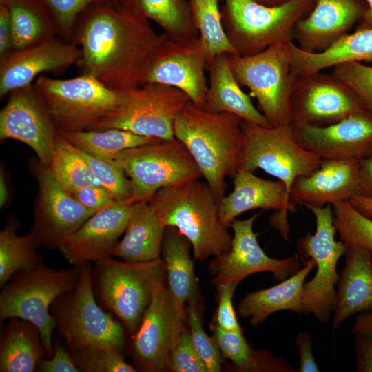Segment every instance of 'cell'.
Wrapping results in <instances>:
<instances>
[{
    "instance_id": "1",
    "label": "cell",
    "mask_w": 372,
    "mask_h": 372,
    "mask_svg": "<svg viewBox=\"0 0 372 372\" xmlns=\"http://www.w3.org/2000/svg\"><path fill=\"white\" fill-rule=\"evenodd\" d=\"M161 38L148 19L110 0L90 6L80 16L72 41L82 52L76 64L81 74L118 91L146 83Z\"/></svg>"
},
{
    "instance_id": "2",
    "label": "cell",
    "mask_w": 372,
    "mask_h": 372,
    "mask_svg": "<svg viewBox=\"0 0 372 372\" xmlns=\"http://www.w3.org/2000/svg\"><path fill=\"white\" fill-rule=\"evenodd\" d=\"M242 119L188 103L176 116L174 135L188 149L217 200L225 196L227 177L238 171L243 151Z\"/></svg>"
},
{
    "instance_id": "3",
    "label": "cell",
    "mask_w": 372,
    "mask_h": 372,
    "mask_svg": "<svg viewBox=\"0 0 372 372\" xmlns=\"http://www.w3.org/2000/svg\"><path fill=\"white\" fill-rule=\"evenodd\" d=\"M163 225L176 228L190 242L194 259L228 251L232 236L219 218V201L205 180L196 179L158 191L148 202Z\"/></svg>"
},
{
    "instance_id": "4",
    "label": "cell",
    "mask_w": 372,
    "mask_h": 372,
    "mask_svg": "<svg viewBox=\"0 0 372 372\" xmlns=\"http://www.w3.org/2000/svg\"><path fill=\"white\" fill-rule=\"evenodd\" d=\"M94 263L92 284L98 303L112 313L132 337L156 285L166 277L163 260L130 262L110 256Z\"/></svg>"
},
{
    "instance_id": "5",
    "label": "cell",
    "mask_w": 372,
    "mask_h": 372,
    "mask_svg": "<svg viewBox=\"0 0 372 372\" xmlns=\"http://www.w3.org/2000/svg\"><path fill=\"white\" fill-rule=\"evenodd\" d=\"M79 267L74 288L59 296L51 306L56 328L68 350L103 347L123 352L125 329L114 316L98 303L92 288L90 263Z\"/></svg>"
},
{
    "instance_id": "6",
    "label": "cell",
    "mask_w": 372,
    "mask_h": 372,
    "mask_svg": "<svg viewBox=\"0 0 372 372\" xmlns=\"http://www.w3.org/2000/svg\"><path fill=\"white\" fill-rule=\"evenodd\" d=\"M315 1L288 0L268 6L254 0H224L222 22L236 55H252L272 45L293 41L296 23L310 12Z\"/></svg>"
},
{
    "instance_id": "7",
    "label": "cell",
    "mask_w": 372,
    "mask_h": 372,
    "mask_svg": "<svg viewBox=\"0 0 372 372\" xmlns=\"http://www.w3.org/2000/svg\"><path fill=\"white\" fill-rule=\"evenodd\" d=\"M79 267L63 270L43 263L34 269L21 271L3 287L0 294V318L27 320L39 331L48 357L54 353L52 333L56 327L50 310L61 295L72 291L77 282Z\"/></svg>"
},
{
    "instance_id": "8",
    "label": "cell",
    "mask_w": 372,
    "mask_h": 372,
    "mask_svg": "<svg viewBox=\"0 0 372 372\" xmlns=\"http://www.w3.org/2000/svg\"><path fill=\"white\" fill-rule=\"evenodd\" d=\"M59 132L94 130L118 106V91L82 74L56 79L39 76L33 84Z\"/></svg>"
},
{
    "instance_id": "9",
    "label": "cell",
    "mask_w": 372,
    "mask_h": 372,
    "mask_svg": "<svg viewBox=\"0 0 372 372\" xmlns=\"http://www.w3.org/2000/svg\"><path fill=\"white\" fill-rule=\"evenodd\" d=\"M289 42L272 45L252 55L228 54L235 79L249 90V96L256 99L258 110L271 127L291 124V96L295 77Z\"/></svg>"
},
{
    "instance_id": "10",
    "label": "cell",
    "mask_w": 372,
    "mask_h": 372,
    "mask_svg": "<svg viewBox=\"0 0 372 372\" xmlns=\"http://www.w3.org/2000/svg\"><path fill=\"white\" fill-rule=\"evenodd\" d=\"M132 185L130 203L149 202L160 189L203 178L185 145L176 138L122 151L114 158Z\"/></svg>"
},
{
    "instance_id": "11",
    "label": "cell",
    "mask_w": 372,
    "mask_h": 372,
    "mask_svg": "<svg viewBox=\"0 0 372 372\" xmlns=\"http://www.w3.org/2000/svg\"><path fill=\"white\" fill-rule=\"evenodd\" d=\"M243 151L239 170L261 169L282 181L290 193L299 176H309L322 160L295 140L291 124L276 127L241 121Z\"/></svg>"
},
{
    "instance_id": "12",
    "label": "cell",
    "mask_w": 372,
    "mask_h": 372,
    "mask_svg": "<svg viewBox=\"0 0 372 372\" xmlns=\"http://www.w3.org/2000/svg\"><path fill=\"white\" fill-rule=\"evenodd\" d=\"M331 205L323 207L307 206L316 218L313 234L307 233L297 242L300 259L312 258L316 272L305 282L302 293L303 313H312L322 323L327 322L333 312L339 274L337 265L344 254L347 245L335 239L336 228L333 223Z\"/></svg>"
},
{
    "instance_id": "13",
    "label": "cell",
    "mask_w": 372,
    "mask_h": 372,
    "mask_svg": "<svg viewBox=\"0 0 372 372\" xmlns=\"http://www.w3.org/2000/svg\"><path fill=\"white\" fill-rule=\"evenodd\" d=\"M119 102L114 112L95 130L117 128L134 134L172 139L178 114L190 102L180 90L161 83L118 91Z\"/></svg>"
},
{
    "instance_id": "14",
    "label": "cell",
    "mask_w": 372,
    "mask_h": 372,
    "mask_svg": "<svg viewBox=\"0 0 372 372\" xmlns=\"http://www.w3.org/2000/svg\"><path fill=\"white\" fill-rule=\"evenodd\" d=\"M364 110L353 90L332 73L320 71L295 77L291 96L293 126H327Z\"/></svg>"
},
{
    "instance_id": "15",
    "label": "cell",
    "mask_w": 372,
    "mask_h": 372,
    "mask_svg": "<svg viewBox=\"0 0 372 372\" xmlns=\"http://www.w3.org/2000/svg\"><path fill=\"white\" fill-rule=\"evenodd\" d=\"M186 318L187 316L178 309L165 278L161 280L132 336L131 351L137 369L148 372L168 371L171 351L185 327Z\"/></svg>"
},
{
    "instance_id": "16",
    "label": "cell",
    "mask_w": 372,
    "mask_h": 372,
    "mask_svg": "<svg viewBox=\"0 0 372 372\" xmlns=\"http://www.w3.org/2000/svg\"><path fill=\"white\" fill-rule=\"evenodd\" d=\"M31 169L39 192L30 233L39 246L59 249L96 211L79 203L39 161Z\"/></svg>"
},
{
    "instance_id": "17",
    "label": "cell",
    "mask_w": 372,
    "mask_h": 372,
    "mask_svg": "<svg viewBox=\"0 0 372 372\" xmlns=\"http://www.w3.org/2000/svg\"><path fill=\"white\" fill-rule=\"evenodd\" d=\"M258 215L245 220L235 219L231 223L234 235L230 249L216 256L210 264L216 287L227 284L237 287L246 277L263 271L272 273L276 280L282 281L300 269L298 256L275 259L269 257L260 247L258 233L253 230Z\"/></svg>"
},
{
    "instance_id": "18",
    "label": "cell",
    "mask_w": 372,
    "mask_h": 372,
    "mask_svg": "<svg viewBox=\"0 0 372 372\" xmlns=\"http://www.w3.org/2000/svg\"><path fill=\"white\" fill-rule=\"evenodd\" d=\"M207 56L198 37L176 40L165 34L151 61L147 83H161L184 92L190 102L205 107L208 90Z\"/></svg>"
},
{
    "instance_id": "19",
    "label": "cell",
    "mask_w": 372,
    "mask_h": 372,
    "mask_svg": "<svg viewBox=\"0 0 372 372\" xmlns=\"http://www.w3.org/2000/svg\"><path fill=\"white\" fill-rule=\"evenodd\" d=\"M59 132L33 84L12 91L0 112V139H14L29 146L48 166Z\"/></svg>"
},
{
    "instance_id": "20",
    "label": "cell",
    "mask_w": 372,
    "mask_h": 372,
    "mask_svg": "<svg viewBox=\"0 0 372 372\" xmlns=\"http://www.w3.org/2000/svg\"><path fill=\"white\" fill-rule=\"evenodd\" d=\"M292 127L296 141L322 160L360 161L372 154V112L369 110L327 126Z\"/></svg>"
},
{
    "instance_id": "21",
    "label": "cell",
    "mask_w": 372,
    "mask_h": 372,
    "mask_svg": "<svg viewBox=\"0 0 372 372\" xmlns=\"http://www.w3.org/2000/svg\"><path fill=\"white\" fill-rule=\"evenodd\" d=\"M81 56V48L74 41L56 37L14 50L0 61V98L32 84L42 73L77 64Z\"/></svg>"
},
{
    "instance_id": "22",
    "label": "cell",
    "mask_w": 372,
    "mask_h": 372,
    "mask_svg": "<svg viewBox=\"0 0 372 372\" xmlns=\"http://www.w3.org/2000/svg\"><path fill=\"white\" fill-rule=\"evenodd\" d=\"M133 203L114 201L98 210L60 247L65 259L80 266L111 256L125 232Z\"/></svg>"
},
{
    "instance_id": "23",
    "label": "cell",
    "mask_w": 372,
    "mask_h": 372,
    "mask_svg": "<svg viewBox=\"0 0 372 372\" xmlns=\"http://www.w3.org/2000/svg\"><path fill=\"white\" fill-rule=\"evenodd\" d=\"M233 178V191L219 203L222 224L228 228L238 216L249 210L273 209L278 214L271 217V224L285 234L287 213L296 211L285 185L279 180L261 178L247 170L238 171Z\"/></svg>"
},
{
    "instance_id": "24",
    "label": "cell",
    "mask_w": 372,
    "mask_h": 372,
    "mask_svg": "<svg viewBox=\"0 0 372 372\" xmlns=\"http://www.w3.org/2000/svg\"><path fill=\"white\" fill-rule=\"evenodd\" d=\"M366 8L364 0H316L309 16L296 23L293 41L307 52L324 51L357 25Z\"/></svg>"
},
{
    "instance_id": "25",
    "label": "cell",
    "mask_w": 372,
    "mask_h": 372,
    "mask_svg": "<svg viewBox=\"0 0 372 372\" xmlns=\"http://www.w3.org/2000/svg\"><path fill=\"white\" fill-rule=\"evenodd\" d=\"M359 167L358 161L322 160L310 175L295 179L291 201L296 205L323 207L350 200L358 194Z\"/></svg>"
},
{
    "instance_id": "26",
    "label": "cell",
    "mask_w": 372,
    "mask_h": 372,
    "mask_svg": "<svg viewBox=\"0 0 372 372\" xmlns=\"http://www.w3.org/2000/svg\"><path fill=\"white\" fill-rule=\"evenodd\" d=\"M344 255V267L336 285L334 330L353 315L372 313V251L347 245Z\"/></svg>"
},
{
    "instance_id": "27",
    "label": "cell",
    "mask_w": 372,
    "mask_h": 372,
    "mask_svg": "<svg viewBox=\"0 0 372 372\" xmlns=\"http://www.w3.org/2000/svg\"><path fill=\"white\" fill-rule=\"evenodd\" d=\"M294 77L349 62H372V29L355 30L320 52L310 53L288 43Z\"/></svg>"
},
{
    "instance_id": "28",
    "label": "cell",
    "mask_w": 372,
    "mask_h": 372,
    "mask_svg": "<svg viewBox=\"0 0 372 372\" xmlns=\"http://www.w3.org/2000/svg\"><path fill=\"white\" fill-rule=\"evenodd\" d=\"M209 83L204 108L213 112H227L242 120L270 127L262 114L244 92L231 70L228 54L216 56L207 63Z\"/></svg>"
},
{
    "instance_id": "29",
    "label": "cell",
    "mask_w": 372,
    "mask_h": 372,
    "mask_svg": "<svg viewBox=\"0 0 372 372\" xmlns=\"http://www.w3.org/2000/svg\"><path fill=\"white\" fill-rule=\"evenodd\" d=\"M315 267V262L309 258L301 269L278 285L248 293L238 304V314L249 318L250 324L255 326L277 311H292L302 313L304 285L307 276Z\"/></svg>"
},
{
    "instance_id": "30",
    "label": "cell",
    "mask_w": 372,
    "mask_h": 372,
    "mask_svg": "<svg viewBox=\"0 0 372 372\" xmlns=\"http://www.w3.org/2000/svg\"><path fill=\"white\" fill-rule=\"evenodd\" d=\"M165 228L148 202L133 203L124 236L111 256L130 262L161 258Z\"/></svg>"
},
{
    "instance_id": "31",
    "label": "cell",
    "mask_w": 372,
    "mask_h": 372,
    "mask_svg": "<svg viewBox=\"0 0 372 372\" xmlns=\"http://www.w3.org/2000/svg\"><path fill=\"white\" fill-rule=\"evenodd\" d=\"M189 240L173 227H167L161 254L169 289L178 309L187 316L185 303L196 298L197 280L191 258Z\"/></svg>"
},
{
    "instance_id": "32",
    "label": "cell",
    "mask_w": 372,
    "mask_h": 372,
    "mask_svg": "<svg viewBox=\"0 0 372 372\" xmlns=\"http://www.w3.org/2000/svg\"><path fill=\"white\" fill-rule=\"evenodd\" d=\"M9 320L0 344V371L32 372L48 356L40 332L27 320Z\"/></svg>"
},
{
    "instance_id": "33",
    "label": "cell",
    "mask_w": 372,
    "mask_h": 372,
    "mask_svg": "<svg viewBox=\"0 0 372 372\" xmlns=\"http://www.w3.org/2000/svg\"><path fill=\"white\" fill-rule=\"evenodd\" d=\"M114 3L154 21L171 39L184 41L198 37L187 0H116Z\"/></svg>"
},
{
    "instance_id": "34",
    "label": "cell",
    "mask_w": 372,
    "mask_h": 372,
    "mask_svg": "<svg viewBox=\"0 0 372 372\" xmlns=\"http://www.w3.org/2000/svg\"><path fill=\"white\" fill-rule=\"evenodd\" d=\"M212 337L222 356L229 360L236 371L240 372H293L285 360L265 350H254L245 340L242 331H226L213 322Z\"/></svg>"
},
{
    "instance_id": "35",
    "label": "cell",
    "mask_w": 372,
    "mask_h": 372,
    "mask_svg": "<svg viewBox=\"0 0 372 372\" xmlns=\"http://www.w3.org/2000/svg\"><path fill=\"white\" fill-rule=\"evenodd\" d=\"M8 7L15 50L56 37L54 18L43 0H0Z\"/></svg>"
},
{
    "instance_id": "36",
    "label": "cell",
    "mask_w": 372,
    "mask_h": 372,
    "mask_svg": "<svg viewBox=\"0 0 372 372\" xmlns=\"http://www.w3.org/2000/svg\"><path fill=\"white\" fill-rule=\"evenodd\" d=\"M19 223L10 218L0 232V286L3 287L12 276L21 271L34 269L42 264V257L37 251L39 247L30 232L17 234Z\"/></svg>"
},
{
    "instance_id": "37",
    "label": "cell",
    "mask_w": 372,
    "mask_h": 372,
    "mask_svg": "<svg viewBox=\"0 0 372 372\" xmlns=\"http://www.w3.org/2000/svg\"><path fill=\"white\" fill-rule=\"evenodd\" d=\"M59 133L80 150L107 161L122 151L160 140L117 128Z\"/></svg>"
},
{
    "instance_id": "38",
    "label": "cell",
    "mask_w": 372,
    "mask_h": 372,
    "mask_svg": "<svg viewBox=\"0 0 372 372\" xmlns=\"http://www.w3.org/2000/svg\"><path fill=\"white\" fill-rule=\"evenodd\" d=\"M54 179L70 194L87 186L100 185L81 151L60 133L47 167Z\"/></svg>"
},
{
    "instance_id": "39",
    "label": "cell",
    "mask_w": 372,
    "mask_h": 372,
    "mask_svg": "<svg viewBox=\"0 0 372 372\" xmlns=\"http://www.w3.org/2000/svg\"><path fill=\"white\" fill-rule=\"evenodd\" d=\"M198 37L205 50L208 62L216 56L236 55L222 22L220 0H187Z\"/></svg>"
},
{
    "instance_id": "40",
    "label": "cell",
    "mask_w": 372,
    "mask_h": 372,
    "mask_svg": "<svg viewBox=\"0 0 372 372\" xmlns=\"http://www.w3.org/2000/svg\"><path fill=\"white\" fill-rule=\"evenodd\" d=\"M332 208L340 240L372 251V219L358 211L349 200L335 203Z\"/></svg>"
},
{
    "instance_id": "41",
    "label": "cell",
    "mask_w": 372,
    "mask_h": 372,
    "mask_svg": "<svg viewBox=\"0 0 372 372\" xmlns=\"http://www.w3.org/2000/svg\"><path fill=\"white\" fill-rule=\"evenodd\" d=\"M80 151L99 185L111 194L114 200L128 202L133 189L131 180L124 169L114 160H104Z\"/></svg>"
},
{
    "instance_id": "42",
    "label": "cell",
    "mask_w": 372,
    "mask_h": 372,
    "mask_svg": "<svg viewBox=\"0 0 372 372\" xmlns=\"http://www.w3.org/2000/svg\"><path fill=\"white\" fill-rule=\"evenodd\" d=\"M72 358L84 372H135L136 367L127 362L122 352L103 347L68 350Z\"/></svg>"
},
{
    "instance_id": "43",
    "label": "cell",
    "mask_w": 372,
    "mask_h": 372,
    "mask_svg": "<svg viewBox=\"0 0 372 372\" xmlns=\"http://www.w3.org/2000/svg\"><path fill=\"white\" fill-rule=\"evenodd\" d=\"M196 303V298L193 299L187 303L186 308V320L193 344L208 372L220 371L222 354L214 338L205 332Z\"/></svg>"
},
{
    "instance_id": "44",
    "label": "cell",
    "mask_w": 372,
    "mask_h": 372,
    "mask_svg": "<svg viewBox=\"0 0 372 372\" xmlns=\"http://www.w3.org/2000/svg\"><path fill=\"white\" fill-rule=\"evenodd\" d=\"M109 1L43 0L54 18L58 36L64 41H72L76 22L88 8Z\"/></svg>"
},
{
    "instance_id": "45",
    "label": "cell",
    "mask_w": 372,
    "mask_h": 372,
    "mask_svg": "<svg viewBox=\"0 0 372 372\" xmlns=\"http://www.w3.org/2000/svg\"><path fill=\"white\" fill-rule=\"evenodd\" d=\"M333 74L347 83L364 106L372 112V66L349 62L333 68Z\"/></svg>"
},
{
    "instance_id": "46",
    "label": "cell",
    "mask_w": 372,
    "mask_h": 372,
    "mask_svg": "<svg viewBox=\"0 0 372 372\" xmlns=\"http://www.w3.org/2000/svg\"><path fill=\"white\" fill-rule=\"evenodd\" d=\"M168 371L173 372H208L196 351L189 330L184 327L171 351Z\"/></svg>"
},
{
    "instance_id": "47",
    "label": "cell",
    "mask_w": 372,
    "mask_h": 372,
    "mask_svg": "<svg viewBox=\"0 0 372 372\" xmlns=\"http://www.w3.org/2000/svg\"><path fill=\"white\" fill-rule=\"evenodd\" d=\"M218 304L214 322L226 331H242L232 304V298L236 287L220 285L216 287Z\"/></svg>"
},
{
    "instance_id": "48",
    "label": "cell",
    "mask_w": 372,
    "mask_h": 372,
    "mask_svg": "<svg viewBox=\"0 0 372 372\" xmlns=\"http://www.w3.org/2000/svg\"><path fill=\"white\" fill-rule=\"evenodd\" d=\"M50 359H42L37 365V371L41 372H81L74 364L67 348L57 340L54 342V353Z\"/></svg>"
},
{
    "instance_id": "49",
    "label": "cell",
    "mask_w": 372,
    "mask_h": 372,
    "mask_svg": "<svg viewBox=\"0 0 372 372\" xmlns=\"http://www.w3.org/2000/svg\"><path fill=\"white\" fill-rule=\"evenodd\" d=\"M71 194L83 207L95 211L116 201L111 194L101 185L85 187Z\"/></svg>"
},
{
    "instance_id": "50",
    "label": "cell",
    "mask_w": 372,
    "mask_h": 372,
    "mask_svg": "<svg viewBox=\"0 0 372 372\" xmlns=\"http://www.w3.org/2000/svg\"><path fill=\"white\" fill-rule=\"evenodd\" d=\"M355 335L356 371L372 372V331Z\"/></svg>"
},
{
    "instance_id": "51",
    "label": "cell",
    "mask_w": 372,
    "mask_h": 372,
    "mask_svg": "<svg viewBox=\"0 0 372 372\" xmlns=\"http://www.w3.org/2000/svg\"><path fill=\"white\" fill-rule=\"evenodd\" d=\"M297 353L300 358L298 372H318L319 369L312 353L311 335L306 331L298 333L295 340Z\"/></svg>"
},
{
    "instance_id": "52",
    "label": "cell",
    "mask_w": 372,
    "mask_h": 372,
    "mask_svg": "<svg viewBox=\"0 0 372 372\" xmlns=\"http://www.w3.org/2000/svg\"><path fill=\"white\" fill-rule=\"evenodd\" d=\"M14 50H16L10 14L6 5L0 2V61Z\"/></svg>"
},
{
    "instance_id": "53",
    "label": "cell",
    "mask_w": 372,
    "mask_h": 372,
    "mask_svg": "<svg viewBox=\"0 0 372 372\" xmlns=\"http://www.w3.org/2000/svg\"><path fill=\"white\" fill-rule=\"evenodd\" d=\"M357 195L372 198V154L360 161Z\"/></svg>"
},
{
    "instance_id": "54",
    "label": "cell",
    "mask_w": 372,
    "mask_h": 372,
    "mask_svg": "<svg viewBox=\"0 0 372 372\" xmlns=\"http://www.w3.org/2000/svg\"><path fill=\"white\" fill-rule=\"evenodd\" d=\"M349 201L358 211L372 219V198L355 195Z\"/></svg>"
},
{
    "instance_id": "55",
    "label": "cell",
    "mask_w": 372,
    "mask_h": 372,
    "mask_svg": "<svg viewBox=\"0 0 372 372\" xmlns=\"http://www.w3.org/2000/svg\"><path fill=\"white\" fill-rule=\"evenodd\" d=\"M351 331L354 334L372 331V313H360L357 316Z\"/></svg>"
},
{
    "instance_id": "56",
    "label": "cell",
    "mask_w": 372,
    "mask_h": 372,
    "mask_svg": "<svg viewBox=\"0 0 372 372\" xmlns=\"http://www.w3.org/2000/svg\"><path fill=\"white\" fill-rule=\"evenodd\" d=\"M367 5L366 12L356 25L355 30L372 29V0H364Z\"/></svg>"
},
{
    "instance_id": "57",
    "label": "cell",
    "mask_w": 372,
    "mask_h": 372,
    "mask_svg": "<svg viewBox=\"0 0 372 372\" xmlns=\"http://www.w3.org/2000/svg\"><path fill=\"white\" fill-rule=\"evenodd\" d=\"M9 198L8 185L6 182L5 174L3 169H1L0 174V207H3L7 203Z\"/></svg>"
},
{
    "instance_id": "58",
    "label": "cell",
    "mask_w": 372,
    "mask_h": 372,
    "mask_svg": "<svg viewBox=\"0 0 372 372\" xmlns=\"http://www.w3.org/2000/svg\"><path fill=\"white\" fill-rule=\"evenodd\" d=\"M255 1L268 6H274L282 4L288 0H254Z\"/></svg>"
},
{
    "instance_id": "59",
    "label": "cell",
    "mask_w": 372,
    "mask_h": 372,
    "mask_svg": "<svg viewBox=\"0 0 372 372\" xmlns=\"http://www.w3.org/2000/svg\"><path fill=\"white\" fill-rule=\"evenodd\" d=\"M112 1H113L114 3H115L116 0H112Z\"/></svg>"
}]
</instances>
